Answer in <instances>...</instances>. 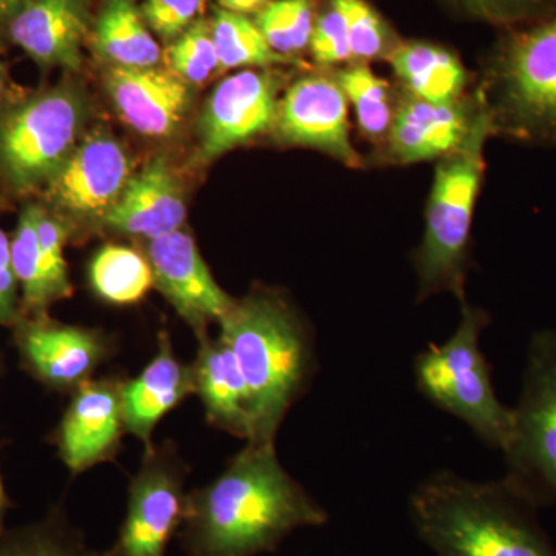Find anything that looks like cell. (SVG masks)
<instances>
[{
    "label": "cell",
    "instance_id": "1",
    "mask_svg": "<svg viewBox=\"0 0 556 556\" xmlns=\"http://www.w3.org/2000/svg\"><path fill=\"white\" fill-rule=\"evenodd\" d=\"M328 511L288 473L276 442H247L219 477L188 495L178 536L186 556L276 552L295 530L327 525Z\"/></svg>",
    "mask_w": 556,
    "mask_h": 556
},
{
    "label": "cell",
    "instance_id": "2",
    "mask_svg": "<svg viewBox=\"0 0 556 556\" xmlns=\"http://www.w3.org/2000/svg\"><path fill=\"white\" fill-rule=\"evenodd\" d=\"M247 382L251 439L276 442L289 409L305 396L318 369L308 321L276 289L255 287L218 324Z\"/></svg>",
    "mask_w": 556,
    "mask_h": 556
},
{
    "label": "cell",
    "instance_id": "3",
    "mask_svg": "<svg viewBox=\"0 0 556 556\" xmlns=\"http://www.w3.org/2000/svg\"><path fill=\"white\" fill-rule=\"evenodd\" d=\"M408 515L437 556H556L538 508L504 478L481 482L434 471L413 490Z\"/></svg>",
    "mask_w": 556,
    "mask_h": 556
},
{
    "label": "cell",
    "instance_id": "4",
    "mask_svg": "<svg viewBox=\"0 0 556 556\" xmlns=\"http://www.w3.org/2000/svg\"><path fill=\"white\" fill-rule=\"evenodd\" d=\"M482 93V91H481ZM495 134L484 97L464 141L442 156L428 200L426 232L413 255L424 300L448 291L466 302L470 230L482 177L486 138Z\"/></svg>",
    "mask_w": 556,
    "mask_h": 556
},
{
    "label": "cell",
    "instance_id": "5",
    "mask_svg": "<svg viewBox=\"0 0 556 556\" xmlns=\"http://www.w3.org/2000/svg\"><path fill=\"white\" fill-rule=\"evenodd\" d=\"M489 324L484 309L464 302L452 338L420 351L413 369L417 391L430 404L466 424L489 447L504 453L514 438L515 413L497 399L492 367L479 343Z\"/></svg>",
    "mask_w": 556,
    "mask_h": 556
},
{
    "label": "cell",
    "instance_id": "6",
    "mask_svg": "<svg viewBox=\"0 0 556 556\" xmlns=\"http://www.w3.org/2000/svg\"><path fill=\"white\" fill-rule=\"evenodd\" d=\"M87 104L73 83L11 93L0 105V188L38 197L83 138Z\"/></svg>",
    "mask_w": 556,
    "mask_h": 556
},
{
    "label": "cell",
    "instance_id": "7",
    "mask_svg": "<svg viewBox=\"0 0 556 556\" xmlns=\"http://www.w3.org/2000/svg\"><path fill=\"white\" fill-rule=\"evenodd\" d=\"M481 91L495 134L556 144V14L497 40Z\"/></svg>",
    "mask_w": 556,
    "mask_h": 556
},
{
    "label": "cell",
    "instance_id": "8",
    "mask_svg": "<svg viewBox=\"0 0 556 556\" xmlns=\"http://www.w3.org/2000/svg\"><path fill=\"white\" fill-rule=\"evenodd\" d=\"M504 479L538 510L556 504V329L530 340Z\"/></svg>",
    "mask_w": 556,
    "mask_h": 556
},
{
    "label": "cell",
    "instance_id": "9",
    "mask_svg": "<svg viewBox=\"0 0 556 556\" xmlns=\"http://www.w3.org/2000/svg\"><path fill=\"white\" fill-rule=\"evenodd\" d=\"M189 467L172 441L146 448L115 543L94 556H166L185 522Z\"/></svg>",
    "mask_w": 556,
    "mask_h": 556
},
{
    "label": "cell",
    "instance_id": "10",
    "mask_svg": "<svg viewBox=\"0 0 556 556\" xmlns=\"http://www.w3.org/2000/svg\"><path fill=\"white\" fill-rule=\"evenodd\" d=\"M127 150L104 127L83 135L38 201L70 225L104 218L131 177Z\"/></svg>",
    "mask_w": 556,
    "mask_h": 556
},
{
    "label": "cell",
    "instance_id": "11",
    "mask_svg": "<svg viewBox=\"0 0 556 556\" xmlns=\"http://www.w3.org/2000/svg\"><path fill=\"white\" fill-rule=\"evenodd\" d=\"M11 329L21 367L56 393H75L116 351L102 329L65 325L50 314L21 316Z\"/></svg>",
    "mask_w": 556,
    "mask_h": 556
},
{
    "label": "cell",
    "instance_id": "12",
    "mask_svg": "<svg viewBox=\"0 0 556 556\" xmlns=\"http://www.w3.org/2000/svg\"><path fill=\"white\" fill-rule=\"evenodd\" d=\"M123 376L91 379L72 393L50 442L70 473L80 475L115 459L127 434L123 416Z\"/></svg>",
    "mask_w": 556,
    "mask_h": 556
},
{
    "label": "cell",
    "instance_id": "13",
    "mask_svg": "<svg viewBox=\"0 0 556 556\" xmlns=\"http://www.w3.org/2000/svg\"><path fill=\"white\" fill-rule=\"evenodd\" d=\"M146 243L153 287L189 325L197 340L207 338L208 328L225 318L236 299L219 288L195 240L185 229Z\"/></svg>",
    "mask_w": 556,
    "mask_h": 556
},
{
    "label": "cell",
    "instance_id": "14",
    "mask_svg": "<svg viewBox=\"0 0 556 556\" xmlns=\"http://www.w3.org/2000/svg\"><path fill=\"white\" fill-rule=\"evenodd\" d=\"M280 86V79L269 70H241L223 79L201 112V159H217L273 129Z\"/></svg>",
    "mask_w": 556,
    "mask_h": 556
},
{
    "label": "cell",
    "instance_id": "15",
    "mask_svg": "<svg viewBox=\"0 0 556 556\" xmlns=\"http://www.w3.org/2000/svg\"><path fill=\"white\" fill-rule=\"evenodd\" d=\"M276 135L283 142L321 150L348 167H361L348 127V100L334 76L295 80L278 100Z\"/></svg>",
    "mask_w": 556,
    "mask_h": 556
},
{
    "label": "cell",
    "instance_id": "16",
    "mask_svg": "<svg viewBox=\"0 0 556 556\" xmlns=\"http://www.w3.org/2000/svg\"><path fill=\"white\" fill-rule=\"evenodd\" d=\"M91 0H27L0 28L39 68L78 72L90 30Z\"/></svg>",
    "mask_w": 556,
    "mask_h": 556
},
{
    "label": "cell",
    "instance_id": "17",
    "mask_svg": "<svg viewBox=\"0 0 556 556\" xmlns=\"http://www.w3.org/2000/svg\"><path fill=\"white\" fill-rule=\"evenodd\" d=\"M104 83L121 119L142 137H174L188 118L192 91L169 68L110 67Z\"/></svg>",
    "mask_w": 556,
    "mask_h": 556
},
{
    "label": "cell",
    "instance_id": "18",
    "mask_svg": "<svg viewBox=\"0 0 556 556\" xmlns=\"http://www.w3.org/2000/svg\"><path fill=\"white\" fill-rule=\"evenodd\" d=\"M481 102V90L473 100L450 104L405 94L394 110L393 124L388 131V155L401 164L441 160L464 141Z\"/></svg>",
    "mask_w": 556,
    "mask_h": 556
},
{
    "label": "cell",
    "instance_id": "19",
    "mask_svg": "<svg viewBox=\"0 0 556 556\" xmlns=\"http://www.w3.org/2000/svg\"><path fill=\"white\" fill-rule=\"evenodd\" d=\"M188 217L181 186L163 155L131 175L115 206L101 225L119 236L144 241L181 230Z\"/></svg>",
    "mask_w": 556,
    "mask_h": 556
},
{
    "label": "cell",
    "instance_id": "20",
    "mask_svg": "<svg viewBox=\"0 0 556 556\" xmlns=\"http://www.w3.org/2000/svg\"><path fill=\"white\" fill-rule=\"evenodd\" d=\"M195 394L192 364L175 354L169 332H159L155 356L135 379L123 387V416L127 433L146 448L153 445V431L161 420Z\"/></svg>",
    "mask_w": 556,
    "mask_h": 556
},
{
    "label": "cell",
    "instance_id": "21",
    "mask_svg": "<svg viewBox=\"0 0 556 556\" xmlns=\"http://www.w3.org/2000/svg\"><path fill=\"white\" fill-rule=\"evenodd\" d=\"M192 368L208 426L248 442L252 433L248 387L230 348L219 338L200 339Z\"/></svg>",
    "mask_w": 556,
    "mask_h": 556
},
{
    "label": "cell",
    "instance_id": "22",
    "mask_svg": "<svg viewBox=\"0 0 556 556\" xmlns=\"http://www.w3.org/2000/svg\"><path fill=\"white\" fill-rule=\"evenodd\" d=\"M404 89L412 97L437 104L463 100L467 72L453 51L424 42H399L388 58Z\"/></svg>",
    "mask_w": 556,
    "mask_h": 556
},
{
    "label": "cell",
    "instance_id": "23",
    "mask_svg": "<svg viewBox=\"0 0 556 556\" xmlns=\"http://www.w3.org/2000/svg\"><path fill=\"white\" fill-rule=\"evenodd\" d=\"M91 47L110 67H156L163 60L137 0H104L91 31Z\"/></svg>",
    "mask_w": 556,
    "mask_h": 556
},
{
    "label": "cell",
    "instance_id": "24",
    "mask_svg": "<svg viewBox=\"0 0 556 556\" xmlns=\"http://www.w3.org/2000/svg\"><path fill=\"white\" fill-rule=\"evenodd\" d=\"M89 283L94 294L115 306L141 302L153 288L148 257L123 244H104L89 263Z\"/></svg>",
    "mask_w": 556,
    "mask_h": 556
},
{
    "label": "cell",
    "instance_id": "25",
    "mask_svg": "<svg viewBox=\"0 0 556 556\" xmlns=\"http://www.w3.org/2000/svg\"><path fill=\"white\" fill-rule=\"evenodd\" d=\"M11 263L20 285L21 316L36 317L49 314L58 299L51 288L40 251L35 200L25 201L21 208L16 228L11 236Z\"/></svg>",
    "mask_w": 556,
    "mask_h": 556
},
{
    "label": "cell",
    "instance_id": "26",
    "mask_svg": "<svg viewBox=\"0 0 556 556\" xmlns=\"http://www.w3.org/2000/svg\"><path fill=\"white\" fill-rule=\"evenodd\" d=\"M0 556H94L86 536L56 506L39 521L0 532Z\"/></svg>",
    "mask_w": 556,
    "mask_h": 556
},
{
    "label": "cell",
    "instance_id": "27",
    "mask_svg": "<svg viewBox=\"0 0 556 556\" xmlns=\"http://www.w3.org/2000/svg\"><path fill=\"white\" fill-rule=\"evenodd\" d=\"M208 24L219 70L269 68L288 62L287 58L270 49L257 24L244 14L218 9Z\"/></svg>",
    "mask_w": 556,
    "mask_h": 556
},
{
    "label": "cell",
    "instance_id": "28",
    "mask_svg": "<svg viewBox=\"0 0 556 556\" xmlns=\"http://www.w3.org/2000/svg\"><path fill=\"white\" fill-rule=\"evenodd\" d=\"M334 78L353 105L362 134L375 142L387 141L396 110L391 101L390 84L365 62L340 70Z\"/></svg>",
    "mask_w": 556,
    "mask_h": 556
},
{
    "label": "cell",
    "instance_id": "29",
    "mask_svg": "<svg viewBox=\"0 0 556 556\" xmlns=\"http://www.w3.org/2000/svg\"><path fill=\"white\" fill-rule=\"evenodd\" d=\"M316 16V0H273L254 22L270 49L288 60L308 49Z\"/></svg>",
    "mask_w": 556,
    "mask_h": 556
},
{
    "label": "cell",
    "instance_id": "30",
    "mask_svg": "<svg viewBox=\"0 0 556 556\" xmlns=\"http://www.w3.org/2000/svg\"><path fill=\"white\" fill-rule=\"evenodd\" d=\"M345 21L351 54L358 62L390 58L396 36L367 0H328Z\"/></svg>",
    "mask_w": 556,
    "mask_h": 556
},
{
    "label": "cell",
    "instance_id": "31",
    "mask_svg": "<svg viewBox=\"0 0 556 556\" xmlns=\"http://www.w3.org/2000/svg\"><path fill=\"white\" fill-rule=\"evenodd\" d=\"M166 68L188 83L199 86L219 70L217 49L212 38L208 21L199 20L172 40L163 51Z\"/></svg>",
    "mask_w": 556,
    "mask_h": 556
},
{
    "label": "cell",
    "instance_id": "32",
    "mask_svg": "<svg viewBox=\"0 0 556 556\" xmlns=\"http://www.w3.org/2000/svg\"><path fill=\"white\" fill-rule=\"evenodd\" d=\"M457 10L500 27L518 28L556 14V0H448Z\"/></svg>",
    "mask_w": 556,
    "mask_h": 556
},
{
    "label": "cell",
    "instance_id": "33",
    "mask_svg": "<svg viewBox=\"0 0 556 556\" xmlns=\"http://www.w3.org/2000/svg\"><path fill=\"white\" fill-rule=\"evenodd\" d=\"M203 7L204 0H144L139 10L150 31L169 43L200 20Z\"/></svg>",
    "mask_w": 556,
    "mask_h": 556
},
{
    "label": "cell",
    "instance_id": "34",
    "mask_svg": "<svg viewBox=\"0 0 556 556\" xmlns=\"http://www.w3.org/2000/svg\"><path fill=\"white\" fill-rule=\"evenodd\" d=\"M309 50L318 65H336L353 61L345 21L331 3L317 14L311 35Z\"/></svg>",
    "mask_w": 556,
    "mask_h": 556
},
{
    "label": "cell",
    "instance_id": "35",
    "mask_svg": "<svg viewBox=\"0 0 556 556\" xmlns=\"http://www.w3.org/2000/svg\"><path fill=\"white\" fill-rule=\"evenodd\" d=\"M2 208V199H0ZM21 316V292L11 263V239L0 228V325L13 327Z\"/></svg>",
    "mask_w": 556,
    "mask_h": 556
},
{
    "label": "cell",
    "instance_id": "36",
    "mask_svg": "<svg viewBox=\"0 0 556 556\" xmlns=\"http://www.w3.org/2000/svg\"><path fill=\"white\" fill-rule=\"evenodd\" d=\"M273 0H217L219 9L232 11V13L248 14L255 13L265 9Z\"/></svg>",
    "mask_w": 556,
    "mask_h": 556
},
{
    "label": "cell",
    "instance_id": "37",
    "mask_svg": "<svg viewBox=\"0 0 556 556\" xmlns=\"http://www.w3.org/2000/svg\"><path fill=\"white\" fill-rule=\"evenodd\" d=\"M27 0H0V28Z\"/></svg>",
    "mask_w": 556,
    "mask_h": 556
},
{
    "label": "cell",
    "instance_id": "38",
    "mask_svg": "<svg viewBox=\"0 0 556 556\" xmlns=\"http://www.w3.org/2000/svg\"><path fill=\"white\" fill-rule=\"evenodd\" d=\"M13 507V503L9 495H7L5 485H3L2 475H0V532L5 530V517L9 514L10 508Z\"/></svg>",
    "mask_w": 556,
    "mask_h": 556
},
{
    "label": "cell",
    "instance_id": "39",
    "mask_svg": "<svg viewBox=\"0 0 556 556\" xmlns=\"http://www.w3.org/2000/svg\"><path fill=\"white\" fill-rule=\"evenodd\" d=\"M11 93H13V91L10 90L9 72H7L5 64L0 61V105L9 100Z\"/></svg>",
    "mask_w": 556,
    "mask_h": 556
},
{
    "label": "cell",
    "instance_id": "40",
    "mask_svg": "<svg viewBox=\"0 0 556 556\" xmlns=\"http://www.w3.org/2000/svg\"><path fill=\"white\" fill-rule=\"evenodd\" d=\"M0 371H2V362H0Z\"/></svg>",
    "mask_w": 556,
    "mask_h": 556
}]
</instances>
